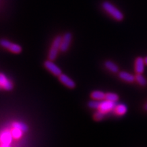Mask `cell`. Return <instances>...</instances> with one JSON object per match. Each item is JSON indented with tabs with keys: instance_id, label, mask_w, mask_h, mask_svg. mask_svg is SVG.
I'll use <instances>...</instances> for the list:
<instances>
[{
	"instance_id": "1",
	"label": "cell",
	"mask_w": 147,
	"mask_h": 147,
	"mask_svg": "<svg viewBox=\"0 0 147 147\" xmlns=\"http://www.w3.org/2000/svg\"><path fill=\"white\" fill-rule=\"evenodd\" d=\"M102 8L108 15L117 21H121L123 20L124 15L122 12L117 8L113 3L108 1H104L101 4Z\"/></svg>"
},
{
	"instance_id": "2",
	"label": "cell",
	"mask_w": 147,
	"mask_h": 147,
	"mask_svg": "<svg viewBox=\"0 0 147 147\" xmlns=\"http://www.w3.org/2000/svg\"><path fill=\"white\" fill-rule=\"evenodd\" d=\"M61 36H57L53 40L52 45L49 50L48 59L54 61L58 57L59 53L61 51Z\"/></svg>"
},
{
	"instance_id": "3",
	"label": "cell",
	"mask_w": 147,
	"mask_h": 147,
	"mask_svg": "<svg viewBox=\"0 0 147 147\" xmlns=\"http://www.w3.org/2000/svg\"><path fill=\"white\" fill-rule=\"evenodd\" d=\"M0 46L2 47L4 49H6L11 51L12 53L18 54L22 51V48L18 44L13 43V42L9 41L8 40L1 39L0 40Z\"/></svg>"
},
{
	"instance_id": "4",
	"label": "cell",
	"mask_w": 147,
	"mask_h": 147,
	"mask_svg": "<svg viewBox=\"0 0 147 147\" xmlns=\"http://www.w3.org/2000/svg\"><path fill=\"white\" fill-rule=\"evenodd\" d=\"M44 66L48 71H49L51 74L55 76H60L62 74L61 69L55 63L54 61L48 59L44 62Z\"/></svg>"
},
{
	"instance_id": "5",
	"label": "cell",
	"mask_w": 147,
	"mask_h": 147,
	"mask_svg": "<svg viewBox=\"0 0 147 147\" xmlns=\"http://www.w3.org/2000/svg\"><path fill=\"white\" fill-rule=\"evenodd\" d=\"M72 34L71 32H66L62 36L61 43V52L65 53L68 51L72 41Z\"/></svg>"
},
{
	"instance_id": "6",
	"label": "cell",
	"mask_w": 147,
	"mask_h": 147,
	"mask_svg": "<svg viewBox=\"0 0 147 147\" xmlns=\"http://www.w3.org/2000/svg\"><path fill=\"white\" fill-rule=\"evenodd\" d=\"M116 105H117L116 102H111V101L107 100L105 99V100L100 101V108H99L98 110L106 114L109 113V112H111L112 110H115Z\"/></svg>"
},
{
	"instance_id": "7",
	"label": "cell",
	"mask_w": 147,
	"mask_h": 147,
	"mask_svg": "<svg viewBox=\"0 0 147 147\" xmlns=\"http://www.w3.org/2000/svg\"><path fill=\"white\" fill-rule=\"evenodd\" d=\"M0 87L6 91H11L13 89V84L4 74L0 73Z\"/></svg>"
},
{
	"instance_id": "8",
	"label": "cell",
	"mask_w": 147,
	"mask_h": 147,
	"mask_svg": "<svg viewBox=\"0 0 147 147\" xmlns=\"http://www.w3.org/2000/svg\"><path fill=\"white\" fill-rule=\"evenodd\" d=\"M58 77L59 81L67 87L69 88V89H74L76 87V82L74 81L71 78H69L67 75L62 73Z\"/></svg>"
},
{
	"instance_id": "9",
	"label": "cell",
	"mask_w": 147,
	"mask_h": 147,
	"mask_svg": "<svg viewBox=\"0 0 147 147\" xmlns=\"http://www.w3.org/2000/svg\"><path fill=\"white\" fill-rule=\"evenodd\" d=\"M12 139H13V137L11 134V131L6 129L0 133V143L10 144Z\"/></svg>"
},
{
	"instance_id": "10",
	"label": "cell",
	"mask_w": 147,
	"mask_h": 147,
	"mask_svg": "<svg viewBox=\"0 0 147 147\" xmlns=\"http://www.w3.org/2000/svg\"><path fill=\"white\" fill-rule=\"evenodd\" d=\"M144 58L138 57L135 61V71L136 74H143L144 71L145 67Z\"/></svg>"
},
{
	"instance_id": "11",
	"label": "cell",
	"mask_w": 147,
	"mask_h": 147,
	"mask_svg": "<svg viewBox=\"0 0 147 147\" xmlns=\"http://www.w3.org/2000/svg\"><path fill=\"white\" fill-rule=\"evenodd\" d=\"M119 76L121 80L127 82H134L136 81L135 75L132 74L131 73H129L125 71H121L119 72Z\"/></svg>"
},
{
	"instance_id": "12",
	"label": "cell",
	"mask_w": 147,
	"mask_h": 147,
	"mask_svg": "<svg viewBox=\"0 0 147 147\" xmlns=\"http://www.w3.org/2000/svg\"><path fill=\"white\" fill-rule=\"evenodd\" d=\"M104 66L108 71L112 73H119V67L117 63L113 62V61L107 60L104 62Z\"/></svg>"
},
{
	"instance_id": "13",
	"label": "cell",
	"mask_w": 147,
	"mask_h": 147,
	"mask_svg": "<svg viewBox=\"0 0 147 147\" xmlns=\"http://www.w3.org/2000/svg\"><path fill=\"white\" fill-rule=\"evenodd\" d=\"M91 97L93 100L102 101L105 100L106 93L100 90H95L91 93Z\"/></svg>"
},
{
	"instance_id": "14",
	"label": "cell",
	"mask_w": 147,
	"mask_h": 147,
	"mask_svg": "<svg viewBox=\"0 0 147 147\" xmlns=\"http://www.w3.org/2000/svg\"><path fill=\"white\" fill-rule=\"evenodd\" d=\"M114 110H115L117 115L123 116L125 115L127 112V106L125 104H117Z\"/></svg>"
},
{
	"instance_id": "15",
	"label": "cell",
	"mask_w": 147,
	"mask_h": 147,
	"mask_svg": "<svg viewBox=\"0 0 147 147\" xmlns=\"http://www.w3.org/2000/svg\"><path fill=\"white\" fill-rule=\"evenodd\" d=\"M12 127L19 129L22 130L23 132H27L29 129L28 126H27L26 124L24 123L23 122H19V121H15V122H13L12 124Z\"/></svg>"
},
{
	"instance_id": "16",
	"label": "cell",
	"mask_w": 147,
	"mask_h": 147,
	"mask_svg": "<svg viewBox=\"0 0 147 147\" xmlns=\"http://www.w3.org/2000/svg\"><path fill=\"white\" fill-rule=\"evenodd\" d=\"M136 81L142 87H145L147 85V80L145 77L143 76L142 74H136L135 75Z\"/></svg>"
},
{
	"instance_id": "17",
	"label": "cell",
	"mask_w": 147,
	"mask_h": 147,
	"mask_svg": "<svg viewBox=\"0 0 147 147\" xmlns=\"http://www.w3.org/2000/svg\"><path fill=\"white\" fill-rule=\"evenodd\" d=\"M10 131H11V134H12V137H13V138L16 139V140L21 138L24 133L22 130L19 129H17V128H14V127H12V129L10 130Z\"/></svg>"
},
{
	"instance_id": "18",
	"label": "cell",
	"mask_w": 147,
	"mask_h": 147,
	"mask_svg": "<svg viewBox=\"0 0 147 147\" xmlns=\"http://www.w3.org/2000/svg\"><path fill=\"white\" fill-rule=\"evenodd\" d=\"M106 100L111 101L113 102H117L119 100V96L118 94L115 93H112V92H108L106 93Z\"/></svg>"
},
{
	"instance_id": "19",
	"label": "cell",
	"mask_w": 147,
	"mask_h": 147,
	"mask_svg": "<svg viewBox=\"0 0 147 147\" xmlns=\"http://www.w3.org/2000/svg\"><path fill=\"white\" fill-rule=\"evenodd\" d=\"M100 101L98 100H92L88 102V106H89L90 108H91V109L98 110L99 108H100Z\"/></svg>"
},
{
	"instance_id": "20",
	"label": "cell",
	"mask_w": 147,
	"mask_h": 147,
	"mask_svg": "<svg viewBox=\"0 0 147 147\" xmlns=\"http://www.w3.org/2000/svg\"><path fill=\"white\" fill-rule=\"evenodd\" d=\"M105 113H104L103 112L101 111L100 110H97V111L94 113V116H93V118L96 121H100L104 119V117H105Z\"/></svg>"
},
{
	"instance_id": "21",
	"label": "cell",
	"mask_w": 147,
	"mask_h": 147,
	"mask_svg": "<svg viewBox=\"0 0 147 147\" xmlns=\"http://www.w3.org/2000/svg\"><path fill=\"white\" fill-rule=\"evenodd\" d=\"M0 147H11L10 144H3V143H0Z\"/></svg>"
},
{
	"instance_id": "22",
	"label": "cell",
	"mask_w": 147,
	"mask_h": 147,
	"mask_svg": "<svg viewBox=\"0 0 147 147\" xmlns=\"http://www.w3.org/2000/svg\"><path fill=\"white\" fill-rule=\"evenodd\" d=\"M143 108H144V110H145V111H147V102L144 104V107H143Z\"/></svg>"
},
{
	"instance_id": "23",
	"label": "cell",
	"mask_w": 147,
	"mask_h": 147,
	"mask_svg": "<svg viewBox=\"0 0 147 147\" xmlns=\"http://www.w3.org/2000/svg\"><path fill=\"white\" fill-rule=\"evenodd\" d=\"M144 61H145V63L147 65V57H146L144 58Z\"/></svg>"
}]
</instances>
